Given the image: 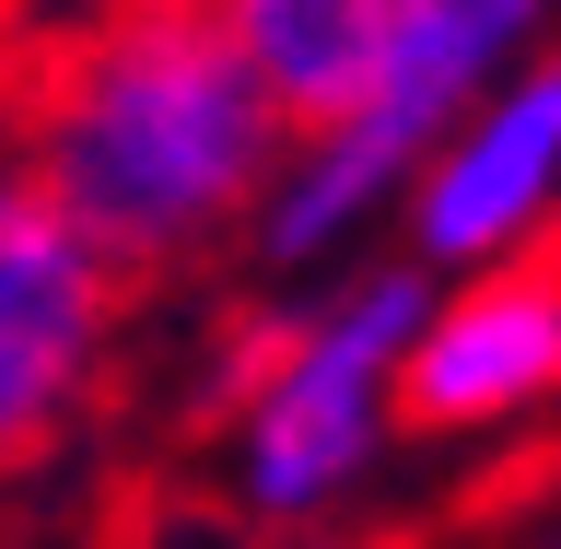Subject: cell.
<instances>
[{"mask_svg":"<svg viewBox=\"0 0 561 549\" xmlns=\"http://www.w3.org/2000/svg\"><path fill=\"white\" fill-rule=\"evenodd\" d=\"M433 0H210V24L245 47V70L270 82L293 129H328L386 82V59L421 35Z\"/></svg>","mask_w":561,"mask_h":549,"instance_id":"8992f818","label":"cell"},{"mask_svg":"<svg viewBox=\"0 0 561 549\" xmlns=\"http://www.w3.org/2000/svg\"><path fill=\"white\" fill-rule=\"evenodd\" d=\"M550 398H561V258L433 281L410 363H398V421L410 433H503Z\"/></svg>","mask_w":561,"mask_h":549,"instance_id":"5b68a950","label":"cell"},{"mask_svg":"<svg viewBox=\"0 0 561 549\" xmlns=\"http://www.w3.org/2000/svg\"><path fill=\"white\" fill-rule=\"evenodd\" d=\"M293 549H351V538H293Z\"/></svg>","mask_w":561,"mask_h":549,"instance_id":"52a82bcc","label":"cell"},{"mask_svg":"<svg viewBox=\"0 0 561 549\" xmlns=\"http://www.w3.org/2000/svg\"><path fill=\"white\" fill-rule=\"evenodd\" d=\"M538 549H561V515H550V538H538Z\"/></svg>","mask_w":561,"mask_h":549,"instance_id":"ba28073f","label":"cell"},{"mask_svg":"<svg viewBox=\"0 0 561 549\" xmlns=\"http://www.w3.org/2000/svg\"><path fill=\"white\" fill-rule=\"evenodd\" d=\"M421 305H433V281L410 258H363L340 281H293L280 351L257 363V386L222 421L234 503L257 526H316L328 503H351L386 468V445H398V363H410Z\"/></svg>","mask_w":561,"mask_h":549,"instance_id":"7a4b0ae2","label":"cell"},{"mask_svg":"<svg viewBox=\"0 0 561 549\" xmlns=\"http://www.w3.org/2000/svg\"><path fill=\"white\" fill-rule=\"evenodd\" d=\"M12 140L117 281H175L245 245L293 117L210 24V0H105L47 59Z\"/></svg>","mask_w":561,"mask_h":549,"instance_id":"6da1fadb","label":"cell"},{"mask_svg":"<svg viewBox=\"0 0 561 549\" xmlns=\"http://www.w3.org/2000/svg\"><path fill=\"white\" fill-rule=\"evenodd\" d=\"M117 340H129V281L70 235L24 140L0 129V480H35L94 421Z\"/></svg>","mask_w":561,"mask_h":549,"instance_id":"3957f363","label":"cell"},{"mask_svg":"<svg viewBox=\"0 0 561 549\" xmlns=\"http://www.w3.org/2000/svg\"><path fill=\"white\" fill-rule=\"evenodd\" d=\"M550 222H561V35L433 140V164L398 199V258L421 281H468L503 258H538Z\"/></svg>","mask_w":561,"mask_h":549,"instance_id":"277c9868","label":"cell"}]
</instances>
